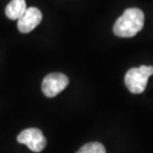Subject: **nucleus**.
Segmentation results:
<instances>
[{"mask_svg":"<svg viewBox=\"0 0 153 153\" xmlns=\"http://www.w3.org/2000/svg\"><path fill=\"white\" fill-rule=\"evenodd\" d=\"M153 75L152 66H140L128 70L124 82L126 88L132 94H141L147 85L149 76Z\"/></svg>","mask_w":153,"mask_h":153,"instance_id":"2","label":"nucleus"},{"mask_svg":"<svg viewBox=\"0 0 153 153\" xmlns=\"http://www.w3.org/2000/svg\"><path fill=\"white\" fill-rule=\"evenodd\" d=\"M144 13L139 8H127L114 25V35L121 38L135 36L144 26Z\"/></svg>","mask_w":153,"mask_h":153,"instance_id":"1","label":"nucleus"},{"mask_svg":"<svg viewBox=\"0 0 153 153\" xmlns=\"http://www.w3.org/2000/svg\"><path fill=\"white\" fill-rule=\"evenodd\" d=\"M69 85V78L61 73H52L43 79L42 91L47 97H54L63 91Z\"/></svg>","mask_w":153,"mask_h":153,"instance_id":"3","label":"nucleus"},{"mask_svg":"<svg viewBox=\"0 0 153 153\" xmlns=\"http://www.w3.org/2000/svg\"><path fill=\"white\" fill-rule=\"evenodd\" d=\"M27 9L25 0H11L5 8V14L9 19L18 20Z\"/></svg>","mask_w":153,"mask_h":153,"instance_id":"6","label":"nucleus"},{"mask_svg":"<svg viewBox=\"0 0 153 153\" xmlns=\"http://www.w3.org/2000/svg\"><path fill=\"white\" fill-rule=\"evenodd\" d=\"M76 153H106L105 148L100 142H90L85 144Z\"/></svg>","mask_w":153,"mask_h":153,"instance_id":"7","label":"nucleus"},{"mask_svg":"<svg viewBox=\"0 0 153 153\" xmlns=\"http://www.w3.org/2000/svg\"><path fill=\"white\" fill-rule=\"evenodd\" d=\"M42 21V13L38 8H27L25 13L18 19L17 27L21 33H29L37 27Z\"/></svg>","mask_w":153,"mask_h":153,"instance_id":"5","label":"nucleus"},{"mask_svg":"<svg viewBox=\"0 0 153 153\" xmlns=\"http://www.w3.org/2000/svg\"><path fill=\"white\" fill-rule=\"evenodd\" d=\"M17 141L25 144L33 152H41L47 145V140L44 134L38 128H27L17 136Z\"/></svg>","mask_w":153,"mask_h":153,"instance_id":"4","label":"nucleus"}]
</instances>
